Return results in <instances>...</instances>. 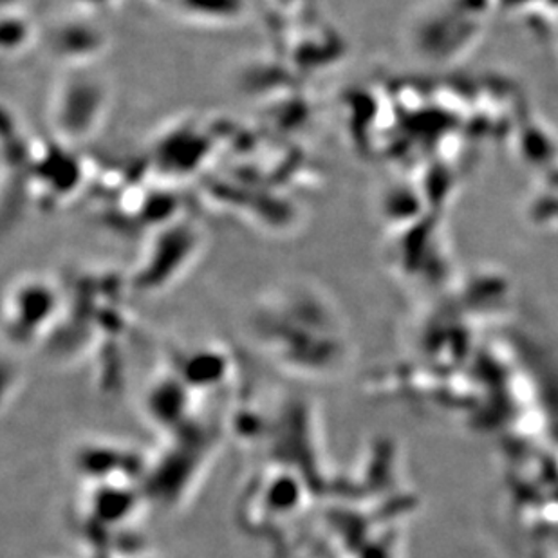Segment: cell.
Segmentation results:
<instances>
[{"mask_svg": "<svg viewBox=\"0 0 558 558\" xmlns=\"http://www.w3.org/2000/svg\"><path fill=\"white\" fill-rule=\"evenodd\" d=\"M131 558H136V557H131ZM145 558H147V557H145Z\"/></svg>", "mask_w": 558, "mask_h": 558, "instance_id": "1", "label": "cell"}]
</instances>
